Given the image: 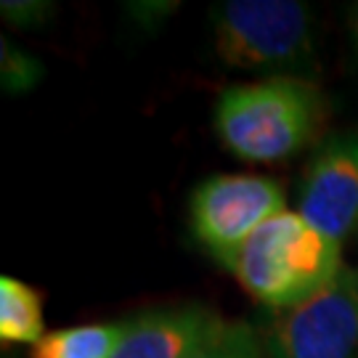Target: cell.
I'll use <instances>...</instances> for the list:
<instances>
[{"label": "cell", "mask_w": 358, "mask_h": 358, "mask_svg": "<svg viewBox=\"0 0 358 358\" xmlns=\"http://www.w3.org/2000/svg\"><path fill=\"white\" fill-rule=\"evenodd\" d=\"M343 268V244L284 210L252 234L229 271L244 292L276 313L327 289Z\"/></svg>", "instance_id": "cell-1"}, {"label": "cell", "mask_w": 358, "mask_h": 358, "mask_svg": "<svg viewBox=\"0 0 358 358\" xmlns=\"http://www.w3.org/2000/svg\"><path fill=\"white\" fill-rule=\"evenodd\" d=\"M324 120L321 93L297 77H268L223 90L215 106L220 143L244 162H282L306 149Z\"/></svg>", "instance_id": "cell-2"}, {"label": "cell", "mask_w": 358, "mask_h": 358, "mask_svg": "<svg viewBox=\"0 0 358 358\" xmlns=\"http://www.w3.org/2000/svg\"><path fill=\"white\" fill-rule=\"evenodd\" d=\"M215 51L236 69H294L313 59V16L297 0H226L213 8Z\"/></svg>", "instance_id": "cell-3"}, {"label": "cell", "mask_w": 358, "mask_h": 358, "mask_svg": "<svg viewBox=\"0 0 358 358\" xmlns=\"http://www.w3.org/2000/svg\"><path fill=\"white\" fill-rule=\"evenodd\" d=\"M263 345L268 358H358V268H343L310 300L276 310Z\"/></svg>", "instance_id": "cell-4"}, {"label": "cell", "mask_w": 358, "mask_h": 358, "mask_svg": "<svg viewBox=\"0 0 358 358\" xmlns=\"http://www.w3.org/2000/svg\"><path fill=\"white\" fill-rule=\"evenodd\" d=\"M279 183L263 176H213L192 196V229L223 268H231L242 247L263 223L284 213Z\"/></svg>", "instance_id": "cell-5"}, {"label": "cell", "mask_w": 358, "mask_h": 358, "mask_svg": "<svg viewBox=\"0 0 358 358\" xmlns=\"http://www.w3.org/2000/svg\"><path fill=\"white\" fill-rule=\"evenodd\" d=\"M297 213L337 242L358 229V128L334 133L313 154Z\"/></svg>", "instance_id": "cell-6"}, {"label": "cell", "mask_w": 358, "mask_h": 358, "mask_svg": "<svg viewBox=\"0 0 358 358\" xmlns=\"http://www.w3.org/2000/svg\"><path fill=\"white\" fill-rule=\"evenodd\" d=\"M223 319L202 306L149 310L130 319L112 358H189Z\"/></svg>", "instance_id": "cell-7"}, {"label": "cell", "mask_w": 358, "mask_h": 358, "mask_svg": "<svg viewBox=\"0 0 358 358\" xmlns=\"http://www.w3.org/2000/svg\"><path fill=\"white\" fill-rule=\"evenodd\" d=\"M128 324L130 319L53 329L32 348V358H112L128 332Z\"/></svg>", "instance_id": "cell-8"}, {"label": "cell", "mask_w": 358, "mask_h": 358, "mask_svg": "<svg viewBox=\"0 0 358 358\" xmlns=\"http://www.w3.org/2000/svg\"><path fill=\"white\" fill-rule=\"evenodd\" d=\"M43 294L13 276L0 279V340L38 345L45 337Z\"/></svg>", "instance_id": "cell-9"}, {"label": "cell", "mask_w": 358, "mask_h": 358, "mask_svg": "<svg viewBox=\"0 0 358 358\" xmlns=\"http://www.w3.org/2000/svg\"><path fill=\"white\" fill-rule=\"evenodd\" d=\"M189 358H268V353L250 324L223 321Z\"/></svg>", "instance_id": "cell-10"}, {"label": "cell", "mask_w": 358, "mask_h": 358, "mask_svg": "<svg viewBox=\"0 0 358 358\" xmlns=\"http://www.w3.org/2000/svg\"><path fill=\"white\" fill-rule=\"evenodd\" d=\"M0 72H3V88L8 93H24L35 88L43 77V66L35 56L24 53L22 48L11 45L8 40H0Z\"/></svg>", "instance_id": "cell-11"}, {"label": "cell", "mask_w": 358, "mask_h": 358, "mask_svg": "<svg viewBox=\"0 0 358 358\" xmlns=\"http://www.w3.org/2000/svg\"><path fill=\"white\" fill-rule=\"evenodd\" d=\"M0 8H3V16L16 27L40 24L53 13L51 3H43V0H3Z\"/></svg>", "instance_id": "cell-12"}, {"label": "cell", "mask_w": 358, "mask_h": 358, "mask_svg": "<svg viewBox=\"0 0 358 358\" xmlns=\"http://www.w3.org/2000/svg\"><path fill=\"white\" fill-rule=\"evenodd\" d=\"M353 35H356V40H358V6L353 8Z\"/></svg>", "instance_id": "cell-13"}]
</instances>
